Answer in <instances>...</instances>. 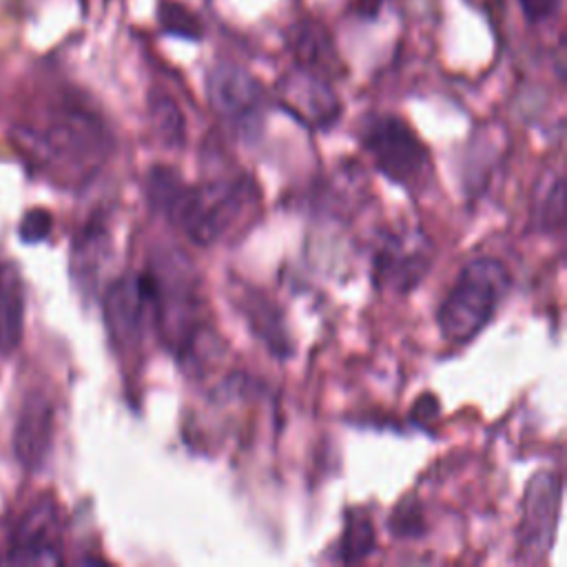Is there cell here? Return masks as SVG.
Instances as JSON below:
<instances>
[{
	"mask_svg": "<svg viewBox=\"0 0 567 567\" xmlns=\"http://www.w3.org/2000/svg\"><path fill=\"white\" fill-rule=\"evenodd\" d=\"M277 97L286 113L312 128L332 126L341 113V102L328 80L303 66L281 78Z\"/></svg>",
	"mask_w": 567,
	"mask_h": 567,
	"instance_id": "obj_10",
	"label": "cell"
},
{
	"mask_svg": "<svg viewBox=\"0 0 567 567\" xmlns=\"http://www.w3.org/2000/svg\"><path fill=\"white\" fill-rule=\"evenodd\" d=\"M385 0H352V11L363 18H374Z\"/></svg>",
	"mask_w": 567,
	"mask_h": 567,
	"instance_id": "obj_22",
	"label": "cell"
},
{
	"mask_svg": "<svg viewBox=\"0 0 567 567\" xmlns=\"http://www.w3.org/2000/svg\"><path fill=\"white\" fill-rule=\"evenodd\" d=\"M104 326L117 348L142 341L148 321L153 323V299L148 272H126L117 277L104 295Z\"/></svg>",
	"mask_w": 567,
	"mask_h": 567,
	"instance_id": "obj_5",
	"label": "cell"
},
{
	"mask_svg": "<svg viewBox=\"0 0 567 567\" xmlns=\"http://www.w3.org/2000/svg\"><path fill=\"white\" fill-rule=\"evenodd\" d=\"M148 199L193 244L213 246L248 213L257 199V188L248 177L184 184L175 171L155 166L148 175Z\"/></svg>",
	"mask_w": 567,
	"mask_h": 567,
	"instance_id": "obj_1",
	"label": "cell"
},
{
	"mask_svg": "<svg viewBox=\"0 0 567 567\" xmlns=\"http://www.w3.org/2000/svg\"><path fill=\"white\" fill-rule=\"evenodd\" d=\"M148 115L155 135L166 146H182L186 137V120L179 104L171 95H153L148 102Z\"/></svg>",
	"mask_w": 567,
	"mask_h": 567,
	"instance_id": "obj_14",
	"label": "cell"
},
{
	"mask_svg": "<svg viewBox=\"0 0 567 567\" xmlns=\"http://www.w3.org/2000/svg\"><path fill=\"white\" fill-rule=\"evenodd\" d=\"M153 326L164 343L182 361L197 365V352L204 343V321L199 315V290L193 266L179 252L159 255L148 268Z\"/></svg>",
	"mask_w": 567,
	"mask_h": 567,
	"instance_id": "obj_2",
	"label": "cell"
},
{
	"mask_svg": "<svg viewBox=\"0 0 567 567\" xmlns=\"http://www.w3.org/2000/svg\"><path fill=\"white\" fill-rule=\"evenodd\" d=\"M518 4L529 22H545L560 9V0H518Z\"/></svg>",
	"mask_w": 567,
	"mask_h": 567,
	"instance_id": "obj_21",
	"label": "cell"
},
{
	"mask_svg": "<svg viewBox=\"0 0 567 567\" xmlns=\"http://www.w3.org/2000/svg\"><path fill=\"white\" fill-rule=\"evenodd\" d=\"M295 51H297V58H299L301 66L310 69V71H317V73L330 69L332 62H334L330 40L323 33V29H319L317 24L299 27L297 38H295Z\"/></svg>",
	"mask_w": 567,
	"mask_h": 567,
	"instance_id": "obj_16",
	"label": "cell"
},
{
	"mask_svg": "<svg viewBox=\"0 0 567 567\" xmlns=\"http://www.w3.org/2000/svg\"><path fill=\"white\" fill-rule=\"evenodd\" d=\"M4 563L11 565H60L62 520L53 498L33 503L13 529Z\"/></svg>",
	"mask_w": 567,
	"mask_h": 567,
	"instance_id": "obj_8",
	"label": "cell"
},
{
	"mask_svg": "<svg viewBox=\"0 0 567 567\" xmlns=\"http://www.w3.org/2000/svg\"><path fill=\"white\" fill-rule=\"evenodd\" d=\"M246 317L250 319L252 330L264 339V343L272 352H277V354L290 352V348L286 343L288 337L281 328V321H279L277 312L268 303H264V299H248L246 301Z\"/></svg>",
	"mask_w": 567,
	"mask_h": 567,
	"instance_id": "obj_19",
	"label": "cell"
},
{
	"mask_svg": "<svg viewBox=\"0 0 567 567\" xmlns=\"http://www.w3.org/2000/svg\"><path fill=\"white\" fill-rule=\"evenodd\" d=\"M24 286L13 264H0V352L9 354L22 337Z\"/></svg>",
	"mask_w": 567,
	"mask_h": 567,
	"instance_id": "obj_12",
	"label": "cell"
},
{
	"mask_svg": "<svg viewBox=\"0 0 567 567\" xmlns=\"http://www.w3.org/2000/svg\"><path fill=\"white\" fill-rule=\"evenodd\" d=\"M512 277L494 257H476L456 275L439 308V330L452 343L472 341L509 292Z\"/></svg>",
	"mask_w": 567,
	"mask_h": 567,
	"instance_id": "obj_3",
	"label": "cell"
},
{
	"mask_svg": "<svg viewBox=\"0 0 567 567\" xmlns=\"http://www.w3.org/2000/svg\"><path fill=\"white\" fill-rule=\"evenodd\" d=\"M430 268V241L416 230L390 233L372 259V279L379 288L405 295L419 286Z\"/></svg>",
	"mask_w": 567,
	"mask_h": 567,
	"instance_id": "obj_9",
	"label": "cell"
},
{
	"mask_svg": "<svg viewBox=\"0 0 567 567\" xmlns=\"http://www.w3.org/2000/svg\"><path fill=\"white\" fill-rule=\"evenodd\" d=\"M534 224L540 230H560L565 219V179L560 173H549L536 188Z\"/></svg>",
	"mask_w": 567,
	"mask_h": 567,
	"instance_id": "obj_13",
	"label": "cell"
},
{
	"mask_svg": "<svg viewBox=\"0 0 567 567\" xmlns=\"http://www.w3.org/2000/svg\"><path fill=\"white\" fill-rule=\"evenodd\" d=\"M363 148L394 184L416 188L430 168V155L416 133L396 115L372 117L363 128Z\"/></svg>",
	"mask_w": 567,
	"mask_h": 567,
	"instance_id": "obj_4",
	"label": "cell"
},
{
	"mask_svg": "<svg viewBox=\"0 0 567 567\" xmlns=\"http://www.w3.org/2000/svg\"><path fill=\"white\" fill-rule=\"evenodd\" d=\"M53 228V217L49 210L44 208H33L29 210L22 221H20V239L27 244H38L44 241L51 235Z\"/></svg>",
	"mask_w": 567,
	"mask_h": 567,
	"instance_id": "obj_20",
	"label": "cell"
},
{
	"mask_svg": "<svg viewBox=\"0 0 567 567\" xmlns=\"http://www.w3.org/2000/svg\"><path fill=\"white\" fill-rule=\"evenodd\" d=\"M560 494L563 485L554 472H538L529 478L518 525V551L523 560H538L547 554L558 523Z\"/></svg>",
	"mask_w": 567,
	"mask_h": 567,
	"instance_id": "obj_7",
	"label": "cell"
},
{
	"mask_svg": "<svg viewBox=\"0 0 567 567\" xmlns=\"http://www.w3.org/2000/svg\"><path fill=\"white\" fill-rule=\"evenodd\" d=\"M53 439V408L47 396L31 394L18 416L13 450L22 467L38 470L47 461Z\"/></svg>",
	"mask_w": 567,
	"mask_h": 567,
	"instance_id": "obj_11",
	"label": "cell"
},
{
	"mask_svg": "<svg viewBox=\"0 0 567 567\" xmlns=\"http://www.w3.org/2000/svg\"><path fill=\"white\" fill-rule=\"evenodd\" d=\"M206 95L210 109L228 124L250 131L264 109V86L244 66L221 62L208 71Z\"/></svg>",
	"mask_w": 567,
	"mask_h": 567,
	"instance_id": "obj_6",
	"label": "cell"
},
{
	"mask_svg": "<svg viewBox=\"0 0 567 567\" xmlns=\"http://www.w3.org/2000/svg\"><path fill=\"white\" fill-rule=\"evenodd\" d=\"M159 29L168 35L197 42L204 35V24L195 11L177 0H159L157 4Z\"/></svg>",
	"mask_w": 567,
	"mask_h": 567,
	"instance_id": "obj_17",
	"label": "cell"
},
{
	"mask_svg": "<svg viewBox=\"0 0 567 567\" xmlns=\"http://www.w3.org/2000/svg\"><path fill=\"white\" fill-rule=\"evenodd\" d=\"M374 525L365 514H350L339 540V560L341 563H359L374 551Z\"/></svg>",
	"mask_w": 567,
	"mask_h": 567,
	"instance_id": "obj_15",
	"label": "cell"
},
{
	"mask_svg": "<svg viewBox=\"0 0 567 567\" xmlns=\"http://www.w3.org/2000/svg\"><path fill=\"white\" fill-rule=\"evenodd\" d=\"M104 252H106V228L100 224L86 226L75 241V259H73L80 281H93Z\"/></svg>",
	"mask_w": 567,
	"mask_h": 567,
	"instance_id": "obj_18",
	"label": "cell"
}]
</instances>
